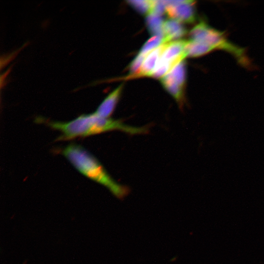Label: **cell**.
<instances>
[{
  "mask_svg": "<svg viewBox=\"0 0 264 264\" xmlns=\"http://www.w3.org/2000/svg\"><path fill=\"white\" fill-rule=\"evenodd\" d=\"M48 126L62 133L58 140H68L108 131L119 130L131 134L145 133L148 129L125 124L121 121L101 117L95 112L82 114L68 122L49 121Z\"/></svg>",
  "mask_w": 264,
  "mask_h": 264,
  "instance_id": "obj_1",
  "label": "cell"
},
{
  "mask_svg": "<svg viewBox=\"0 0 264 264\" xmlns=\"http://www.w3.org/2000/svg\"><path fill=\"white\" fill-rule=\"evenodd\" d=\"M62 153L79 172L106 187L117 198L123 199L129 194V188L112 179L98 160L83 147L71 144Z\"/></svg>",
  "mask_w": 264,
  "mask_h": 264,
  "instance_id": "obj_2",
  "label": "cell"
},
{
  "mask_svg": "<svg viewBox=\"0 0 264 264\" xmlns=\"http://www.w3.org/2000/svg\"><path fill=\"white\" fill-rule=\"evenodd\" d=\"M190 40L205 43L215 50L221 49L233 55L242 65L249 64L244 49L231 43L223 32L210 26L204 21L197 24L189 32Z\"/></svg>",
  "mask_w": 264,
  "mask_h": 264,
  "instance_id": "obj_3",
  "label": "cell"
},
{
  "mask_svg": "<svg viewBox=\"0 0 264 264\" xmlns=\"http://www.w3.org/2000/svg\"><path fill=\"white\" fill-rule=\"evenodd\" d=\"M166 13L171 19L192 23L196 20L195 2L193 0H166Z\"/></svg>",
  "mask_w": 264,
  "mask_h": 264,
  "instance_id": "obj_4",
  "label": "cell"
},
{
  "mask_svg": "<svg viewBox=\"0 0 264 264\" xmlns=\"http://www.w3.org/2000/svg\"><path fill=\"white\" fill-rule=\"evenodd\" d=\"M189 40H177L167 43L160 60L178 64L187 57L185 48Z\"/></svg>",
  "mask_w": 264,
  "mask_h": 264,
  "instance_id": "obj_5",
  "label": "cell"
},
{
  "mask_svg": "<svg viewBox=\"0 0 264 264\" xmlns=\"http://www.w3.org/2000/svg\"><path fill=\"white\" fill-rule=\"evenodd\" d=\"M122 88L123 84H121L110 92L100 104L95 112L101 117L110 118L119 99Z\"/></svg>",
  "mask_w": 264,
  "mask_h": 264,
  "instance_id": "obj_6",
  "label": "cell"
},
{
  "mask_svg": "<svg viewBox=\"0 0 264 264\" xmlns=\"http://www.w3.org/2000/svg\"><path fill=\"white\" fill-rule=\"evenodd\" d=\"M187 30L180 22L170 19L164 21L163 33L165 43L173 40H179L187 34Z\"/></svg>",
  "mask_w": 264,
  "mask_h": 264,
  "instance_id": "obj_7",
  "label": "cell"
},
{
  "mask_svg": "<svg viewBox=\"0 0 264 264\" xmlns=\"http://www.w3.org/2000/svg\"><path fill=\"white\" fill-rule=\"evenodd\" d=\"M168 43L161 45L149 52L147 55L137 77L149 76L155 68Z\"/></svg>",
  "mask_w": 264,
  "mask_h": 264,
  "instance_id": "obj_8",
  "label": "cell"
},
{
  "mask_svg": "<svg viewBox=\"0 0 264 264\" xmlns=\"http://www.w3.org/2000/svg\"><path fill=\"white\" fill-rule=\"evenodd\" d=\"M160 82L164 88L182 107L184 104V88L176 82L169 73L161 78Z\"/></svg>",
  "mask_w": 264,
  "mask_h": 264,
  "instance_id": "obj_9",
  "label": "cell"
},
{
  "mask_svg": "<svg viewBox=\"0 0 264 264\" xmlns=\"http://www.w3.org/2000/svg\"><path fill=\"white\" fill-rule=\"evenodd\" d=\"M214 50L215 49L212 46L207 44L189 40L185 48V52L187 57H197Z\"/></svg>",
  "mask_w": 264,
  "mask_h": 264,
  "instance_id": "obj_10",
  "label": "cell"
},
{
  "mask_svg": "<svg viewBox=\"0 0 264 264\" xmlns=\"http://www.w3.org/2000/svg\"><path fill=\"white\" fill-rule=\"evenodd\" d=\"M164 21L161 16L150 14L146 18V23L149 31L153 36L160 35L164 37L163 24Z\"/></svg>",
  "mask_w": 264,
  "mask_h": 264,
  "instance_id": "obj_11",
  "label": "cell"
},
{
  "mask_svg": "<svg viewBox=\"0 0 264 264\" xmlns=\"http://www.w3.org/2000/svg\"><path fill=\"white\" fill-rule=\"evenodd\" d=\"M177 64L174 62L159 60L155 68L149 76L154 78H162L168 74Z\"/></svg>",
  "mask_w": 264,
  "mask_h": 264,
  "instance_id": "obj_12",
  "label": "cell"
},
{
  "mask_svg": "<svg viewBox=\"0 0 264 264\" xmlns=\"http://www.w3.org/2000/svg\"><path fill=\"white\" fill-rule=\"evenodd\" d=\"M169 73L176 82L184 88L186 81V65L184 60L176 65Z\"/></svg>",
  "mask_w": 264,
  "mask_h": 264,
  "instance_id": "obj_13",
  "label": "cell"
},
{
  "mask_svg": "<svg viewBox=\"0 0 264 264\" xmlns=\"http://www.w3.org/2000/svg\"><path fill=\"white\" fill-rule=\"evenodd\" d=\"M165 43L164 38L160 35H154L143 44L139 53L147 54L162 44Z\"/></svg>",
  "mask_w": 264,
  "mask_h": 264,
  "instance_id": "obj_14",
  "label": "cell"
},
{
  "mask_svg": "<svg viewBox=\"0 0 264 264\" xmlns=\"http://www.w3.org/2000/svg\"><path fill=\"white\" fill-rule=\"evenodd\" d=\"M128 3L137 12L143 15H148L151 12L153 0H129Z\"/></svg>",
  "mask_w": 264,
  "mask_h": 264,
  "instance_id": "obj_15",
  "label": "cell"
},
{
  "mask_svg": "<svg viewBox=\"0 0 264 264\" xmlns=\"http://www.w3.org/2000/svg\"><path fill=\"white\" fill-rule=\"evenodd\" d=\"M148 54L138 53L133 59L129 65V77H136L139 73L144 61Z\"/></svg>",
  "mask_w": 264,
  "mask_h": 264,
  "instance_id": "obj_16",
  "label": "cell"
},
{
  "mask_svg": "<svg viewBox=\"0 0 264 264\" xmlns=\"http://www.w3.org/2000/svg\"><path fill=\"white\" fill-rule=\"evenodd\" d=\"M166 0H153L152 11L150 14L161 16L166 11Z\"/></svg>",
  "mask_w": 264,
  "mask_h": 264,
  "instance_id": "obj_17",
  "label": "cell"
}]
</instances>
